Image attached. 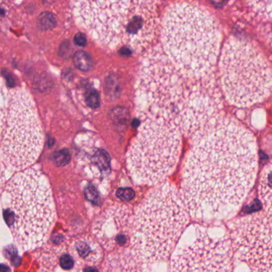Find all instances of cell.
<instances>
[{"mask_svg":"<svg viewBox=\"0 0 272 272\" xmlns=\"http://www.w3.org/2000/svg\"><path fill=\"white\" fill-rule=\"evenodd\" d=\"M182 175V197L193 218H229L255 183L257 151L251 132L232 118H219L196 137Z\"/></svg>","mask_w":272,"mask_h":272,"instance_id":"obj_1","label":"cell"},{"mask_svg":"<svg viewBox=\"0 0 272 272\" xmlns=\"http://www.w3.org/2000/svg\"><path fill=\"white\" fill-rule=\"evenodd\" d=\"M136 101L141 118L161 120L193 138L219 119L222 108L221 92L214 74L200 78L184 75L158 46L142 59Z\"/></svg>","mask_w":272,"mask_h":272,"instance_id":"obj_2","label":"cell"},{"mask_svg":"<svg viewBox=\"0 0 272 272\" xmlns=\"http://www.w3.org/2000/svg\"><path fill=\"white\" fill-rule=\"evenodd\" d=\"M220 39L215 18L203 7L177 3L167 9L161 29V49L184 75L200 78L213 74Z\"/></svg>","mask_w":272,"mask_h":272,"instance_id":"obj_3","label":"cell"},{"mask_svg":"<svg viewBox=\"0 0 272 272\" xmlns=\"http://www.w3.org/2000/svg\"><path fill=\"white\" fill-rule=\"evenodd\" d=\"M188 221L182 195L171 184H160L148 193L132 215V256L143 263L165 260L175 249Z\"/></svg>","mask_w":272,"mask_h":272,"instance_id":"obj_4","label":"cell"},{"mask_svg":"<svg viewBox=\"0 0 272 272\" xmlns=\"http://www.w3.org/2000/svg\"><path fill=\"white\" fill-rule=\"evenodd\" d=\"M73 10L81 27L110 49H142L158 24L157 3L151 1H78L73 3Z\"/></svg>","mask_w":272,"mask_h":272,"instance_id":"obj_5","label":"cell"},{"mask_svg":"<svg viewBox=\"0 0 272 272\" xmlns=\"http://www.w3.org/2000/svg\"><path fill=\"white\" fill-rule=\"evenodd\" d=\"M4 217L23 250L42 246L55 221L51 187L38 167L16 174L4 192Z\"/></svg>","mask_w":272,"mask_h":272,"instance_id":"obj_6","label":"cell"},{"mask_svg":"<svg viewBox=\"0 0 272 272\" xmlns=\"http://www.w3.org/2000/svg\"><path fill=\"white\" fill-rule=\"evenodd\" d=\"M43 145L34 101L27 90L9 86L0 77V161L9 172L24 170Z\"/></svg>","mask_w":272,"mask_h":272,"instance_id":"obj_7","label":"cell"},{"mask_svg":"<svg viewBox=\"0 0 272 272\" xmlns=\"http://www.w3.org/2000/svg\"><path fill=\"white\" fill-rule=\"evenodd\" d=\"M219 72L223 94L231 104L247 107L270 95V66L260 51L247 40L233 38L225 43Z\"/></svg>","mask_w":272,"mask_h":272,"instance_id":"obj_8","label":"cell"},{"mask_svg":"<svg viewBox=\"0 0 272 272\" xmlns=\"http://www.w3.org/2000/svg\"><path fill=\"white\" fill-rule=\"evenodd\" d=\"M129 151L127 166L137 183L155 186L168 177L180 153V132L161 120L144 117Z\"/></svg>","mask_w":272,"mask_h":272,"instance_id":"obj_9","label":"cell"},{"mask_svg":"<svg viewBox=\"0 0 272 272\" xmlns=\"http://www.w3.org/2000/svg\"><path fill=\"white\" fill-rule=\"evenodd\" d=\"M233 249L226 236H214L196 226L189 240L179 243L174 252L171 272H231Z\"/></svg>","mask_w":272,"mask_h":272,"instance_id":"obj_10","label":"cell"},{"mask_svg":"<svg viewBox=\"0 0 272 272\" xmlns=\"http://www.w3.org/2000/svg\"><path fill=\"white\" fill-rule=\"evenodd\" d=\"M232 249L250 272H271V215L257 212L230 224Z\"/></svg>","mask_w":272,"mask_h":272,"instance_id":"obj_11","label":"cell"},{"mask_svg":"<svg viewBox=\"0 0 272 272\" xmlns=\"http://www.w3.org/2000/svg\"><path fill=\"white\" fill-rule=\"evenodd\" d=\"M132 215L125 204H115L106 208L94 224V235L99 244L108 251L126 246L130 241Z\"/></svg>","mask_w":272,"mask_h":272,"instance_id":"obj_12","label":"cell"},{"mask_svg":"<svg viewBox=\"0 0 272 272\" xmlns=\"http://www.w3.org/2000/svg\"><path fill=\"white\" fill-rule=\"evenodd\" d=\"M70 255L77 263L94 266L102 260V248L99 242L91 237H80L71 243Z\"/></svg>","mask_w":272,"mask_h":272,"instance_id":"obj_13","label":"cell"},{"mask_svg":"<svg viewBox=\"0 0 272 272\" xmlns=\"http://www.w3.org/2000/svg\"><path fill=\"white\" fill-rule=\"evenodd\" d=\"M271 166L267 165L263 169L259 186V195L264 207L265 212L271 215Z\"/></svg>","mask_w":272,"mask_h":272,"instance_id":"obj_14","label":"cell"},{"mask_svg":"<svg viewBox=\"0 0 272 272\" xmlns=\"http://www.w3.org/2000/svg\"><path fill=\"white\" fill-rule=\"evenodd\" d=\"M74 63L77 68L82 71H88L92 67V59L85 51H79L75 53Z\"/></svg>","mask_w":272,"mask_h":272,"instance_id":"obj_15","label":"cell"},{"mask_svg":"<svg viewBox=\"0 0 272 272\" xmlns=\"http://www.w3.org/2000/svg\"><path fill=\"white\" fill-rule=\"evenodd\" d=\"M56 23H57L56 19L53 14L51 12H42L38 19V27L42 30L55 28Z\"/></svg>","mask_w":272,"mask_h":272,"instance_id":"obj_16","label":"cell"},{"mask_svg":"<svg viewBox=\"0 0 272 272\" xmlns=\"http://www.w3.org/2000/svg\"><path fill=\"white\" fill-rule=\"evenodd\" d=\"M249 4H251V9L253 10V12L257 13L259 16L270 19V14H271V2L270 1L250 2Z\"/></svg>","mask_w":272,"mask_h":272,"instance_id":"obj_17","label":"cell"},{"mask_svg":"<svg viewBox=\"0 0 272 272\" xmlns=\"http://www.w3.org/2000/svg\"><path fill=\"white\" fill-rule=\"evenodd\" d=\"M95 161L101 170L106 171L110 166V157L107 153L103 150L97 152L95 156Z\"/></svg>","mask_w":272,"mask_h":272,"instance_id":"obj_18","label":"cell"},{"mask_svg":"<svg viewBox=\"0 0 272 272\" xmlns=\"http://www.w3.org/2000/svg\"><path fill=\"white\" fill-rule=\"evenodd\" d=\"M53 161L57 166L63 167L70 161V154L67 150L56 152L53 155Z\"/></svg>","mask_w":272,"mask_h":272,"instance_id":"obj_19","label":"cell"},{"mask_svg":"<svg viewBox=\"0 0 272 272\" xmlns=\"http://www.w3.org/2000/svg\"><path fill=\"white\" fill-rule=\"evenodd\" d=\"M85 102L86 104L92 108L97 109L100 106V99L99 95L95 89H89L85 94Z\"/></svg>","mask_w":272,"mask_h":272,"instance_id":"obj_20","label":"cell"},{"mask_svg":"<svg viewBox=\"0 0 272 272\" xmlns=\"http://www.w3.org/2000/svg\"><path fill=\"white\" fill-rule=\"evenodd\" d=\"M117 198L122 201H129L134 197V192L129 188H121L116 192Z\"/></svg>","mask_w":272,"mask_h":272,"instance_id":"obj_21","label":"cell"},{"mask_svg":"<svg viewBox=\"0 0 272 272\" xmlns=\"http://www.w3.org/2000/svg\"><path fill=\"white\" fill-rule=\"evenodd\" d=\"M60 266L63 267L64 270H70L73 268L74 265V261L73 258L70 255H64L60 258Z\"/></svg>","mask_w":272,"mask_h":272,"instance_id":"obj_22","label":"cell"},{"mask_svg":"<svg viewBox=\"0 0 272 272\" xmlns=\"http://www.w3.org/2000/svg\"><path fill=\"white\" fill-rule=\"evenodd\" d=\"M8 172V170L7 169L6 167L0 161V191H1L3 186H4V182L6 180V176Z\"/></svg>","mask_w":272,"mask_h":272,"instance_id":"obj_23","label":"cell"},{"mask_svg":"<svg viewBox=\"0 0 272 272\" xmlns=\"http://www.w3.org/2000/svg\"><path fill=\"white\" fill-rule=\"evenodd\" d=\"M85 194L89 201H92V202H96L97 199H98V193H97L95 188L91 187V186L87 188L86 190H85Z\"/></svg>","mask_w":272,"mask_h":272,"instance_id":"obj_24","label":"cell"},{"mask_svg":"<svg viewBox=\"0 0 272 272\" xmlns=\"http://www.w3.org/2000/svg\"><path fill=\"white\" fill-rule=\"evenodd\" d=\"M74 42L80 47H84L86 44V38L82 33H78L74 37Z\"/></svg>","mask_w":272,"mask_h":272,"instance_id":"obj_25","label":"cell"},{"mask_svg":"<svg viewBox=\"0 0 272 272\" xmlns=\"http://www.w3.org/2000/svg\"><path fill=\"white\" fill-rule=\"evenodd\" d=\"M83 272H99L98 269L95 268V266H86L83 270Z\"/></svg>","mask_w":272,"mask_h":272,"instance_id":"obj_26","label":"cell"},{"mask_svg":"<svg viewBox=\"0 0 272 272\" xmlns=\"http://www.w3.org/2000/svg\"><path fill=\"white\" fill-rule=\"evenodd\" d=\"M10 269L4 264L0 265V272H9Z\"/></svg>","mask_w":272,"mask_h":272,"instance_id":"obj_27","label":"cell"},{"mask_svg":"<svg viewBox=\"0 0 272 272\" xmlns=\"http://www.w3.org/2000/svg\"><path fill=\"white\" fill-rule=\"evenodd\" d=\"M134 272H146V271H145V270H136V271H134Z\"/></svg>","mask_w":272,"mask_h":272,"instance_id":"obj_28","label":"cell"}]
</instances>
